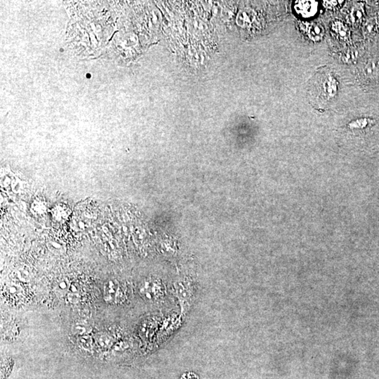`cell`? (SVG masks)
<instances>
[{
    "instance_id": "obj_5",
    "label": "cell",
    "mask_w": 379,
    "mask_h": 379,
    "mask_svg": "<svg viewBox=\"0 0 379 379\" xmlns=\"http://www.w3.org/2000/svg\"><path fill=\"white\" fill-rule=\"evenodd\" d=\"M301 28L307 36L314 42L320 41L323 38L324 31L321 25L315 23H303Z\"/></svg>"
},
{
    "instance_id": "obj_10",
    "label": "cell",
    "mask_w": 379,
    "mask_h": 379,
    "mask_svg": "<svg viewBox=\"0 0 379 379\" xmlns=\"http://www.w3.org/2000/svg\"><path fill=\"white\" fill-rule=\"evenodd\" d=\"M68 290H69V287H68V283L66 281H62L58 284L56 292L59 295H66L68 294Z\"/></svg>"
},
{
    "instance_id": "obj_1",
    "label": "cell",
    "mask_w": 379,
    "mask_h": 379,
    "mask_svg": "<svg viewBox=\"0 0 379 379\" xmlns=\"http://www.w3.org/2000/svg\"><path fill=\"white\" fill-rule=\"evenodd\" d=\"M310 91L312 97L315 98V101L324 105L337 95V80L330 73H321L313 81Z\"/></svg>"
},
{
    "instance_id": "obj_14",
    "label": "cell",
    "mask_w": 379,
    "mask_h": 379,
    "mask_svg": "<svg viewBox=\"0 0 379 379\" xmlns=\"http://www.w3.org/2000/svg\"><path fill=\"white\" fill-rule=\"evenodd\" d=\"M19 291L20 290H18V287L14 285V287H10V290H8V292L12 294H17V293H19Z\"/></svg>"
},
{
    "instance_id": "obj_2",
    "label": "cell",
    "mask_w": 379,
    "mask_h": 379,
    "mask_svg": "<svg viewBox=\"0 0 379 379\" xmlns=\"http://www.w3.org/2000/svg\"><path fill=\"white\" fill-rule=\"evenodd\" d=\"M124 290L117 281L110 280L105 284L103 290V299L105 302L117 304L124 300Z\"/></svg>"
},
{
    "instance_id": "obj_8",
    "label": "cell",
    "mask_w": 379,
    "mask_h": 379,
    "mask_svg": "<svg viewBox=\"0 0 379 379\" xmlns=\"http://www.w3.org/2000/svg\"><path fill=\"white\" fill-rule=\"evenodd\" d=\"M333 31H335V33L337 34L339 38L342 39L347 38V34H348V30L345 27L344 25L339 21H336L332 26Z\"/></svg>"
},
{
    "instance_id": "obj_12",
    "label": "cell",
    "mask_w": 379,
    "mask_h": 379,
    "mask_svg": "<svg viewBox=\"0 0 379 379\" xmlns=\"http://www.w3.org/2000/svg\"><path fill=\"white\" fill-rule=\"evenodd\" d=\"M341 1H324L323 5L324 7L328 9V10H334L335 8H337L338 5H341Z\"/></svg>"
},
{
    "instance_id": "obj_4",
    "label": "cell",
    "mask_w": 379,
    "mask_h": 379,
    "mask_svg": "<svg viewBox=\"0 0 379 379\" xmlns=\"http://www.w3.org/2000/svg\"><path fill=\"white\" fill-rule=\"evenodd\" d=\"M294 10L301 17L308 19L316 14L318 10V3L315 1H297L294 5Z\"/></svg>"
},
{
    "instance_id": "obj_11",
    "label": "cell",
    "mask_w": 379,
    "mask_h": 379,
    "mask_svg": "<svg viewBox=\"0 0 379 379\" xmlns=\"http://www.w3.org/2000/svg\"><path fill=\"white\" fill-rule=\"evenodd\" d=\"M368 123H369V119L365 118V119H359L358 120L352 121L350 125L353 128H365Z\"/></svg>"
},
{
    "instance_id": "obj_6",
    "label": "cell",
    "mask_w": 379,
    "mask_h": 379,
    "mask_svg": "<svg viewBox=\"0 0 379 379\" xmlns=\"http://www.w3.org/2000/svg\"><path fill=\"white\" fill-rule=\"evenodd\" d=\"M362 75L366 78L373 79L379 76V60H371L366 63L362 70Z\"/></svg>"
},
{
    "instance_id": "obj_13",
    "label": "cell",
    "mask_w": 379,
    "mask_h": 379,
    "mask_svg": "<svg viewBox=\"0 0 379 379\" xmlns=\"http://www.w3.org/2000/svg\"><path fill=\"white\" fill-rule=\"evenodd\" d=\"M352 17H353V20H358L360 19V18L362 16V10L360 8H355V10L352 11Z\"/></svg>"
},
{
    "instance_id": "obj_9",
    "label": "cell",
    "mask_w": 379,
    "mask_h": 379,
    "mask_svg": "<svg viewBox=\"0 0 379 379\" xmlns=\"http://www.w3.org/2000/svg\"><path fill=\"white\" fill-rule=\"evenodd\" d=\"M77 342H78V344L80 345V347H82L83 349H85V350H88L92 348V338H91V336H90L89 335L79 336Z\"/></svg>"
},
{
    "instance_id": "obj_7",
    "label": "cell",
    "mask_w": 379,
    "mask_h": 379,
    "mask_svg": "<svg viewBox=\"0 0 379 379\" xmlns=\"http://www.w3.org/2000/svg\"><path fill=\"white\" fill-rule=\"evenodd\" d=\"M71 331L74 335L79 337L91 334V327L89 324L84 322H77L72 327Z\"/></svg>"
},
{
    "instance_id": "obj_3",
    "label": "cell",
    "mask_w": 379,
    "mask_h": 379,
    "mask_svg": "<svg viewBox=\"0 0 379 379\" xmlns=\"http://www.w3.org/2000/svg\"><path fill=\"white\" fill-rule=\"evenodd\" d=\"M162 285L158 282L145 281L141 285L139 293L146 301H155L163 294Z\"/></svg>"
}]
</instances>
